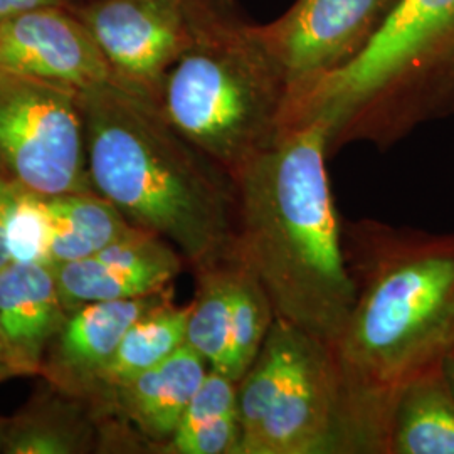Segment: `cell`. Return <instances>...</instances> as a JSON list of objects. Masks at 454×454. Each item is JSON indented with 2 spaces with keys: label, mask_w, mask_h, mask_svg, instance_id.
Instances as JSON below:
<instances>
[{
  "label": "cell",
  "mask_w": 454,
  "mask_h": 454,
  "mask_svg": "<svg viewBox=\"0 0 454 454\" xmlns=\"http://www.w3.org/2000/svg\"><path fill=\"white\" fill-rule=\"evenodd\" d=\"M441 371H442V375H444L450 389L454 394V347L444 357L441 358Z\"/></svg>",
  "instance_id": "obj_27"
},
{
  "label": "cell",
  "mask_w": 454,
  "mask_h": 454,
  "mask_svg": "<svg viewBox=\"0 0 454 454\" xmlns=\"http://www.w3.org/2000/svg\"><path fill=\"white\" fill-rule=\"evenodd\" d=\"M11 375H16L14 369H12V364H11V358H9V352H7V347H5V341H4V335H2V328H0V380L11 377Z\"/></svg>",
  "instance_id": "obj_26"
},
{
  "label": "cell",
  "mask_w": 454,
  "mask_h": 454,
  "mask_svg": "<svg viewBox=\"0 0 454 454\" xmlns=\"http://www.w3.org/2000/svg\"><path fill=\"white\" fill-rule=\"evenodd\" d=\"M0 174L39 195L95 192L80 90L0 69Z\"/></svg>",
  "instance_id": "obj_7"
},
{
  "label": "cell",
  "mask_w": 454,
  "mask_h": 454,
  "mask_svg": "<svg viewBox=\"0 0 454 454\" xmlns=\"http://www.w3.org/2000/svg\"><path fill=\"white\" fill-rule=\"evenodd\" d=\"M172 293L168 288L142 298L97 301L69 311L49 343L41 372L67 394L95 392L99 375L131 325Z\"/></svg>",
  "instance_id": "obj_13"
},
{
  "label": "cell",
  "mask_w": 454,
  "mask_h": 454,
  "mask_svg": "<svg viewBox=\"0 0 454 454\" xmlns=\"http://www.w3.org/2000/svg\"><path fill=\"white\" fill-rule=\"evenodd\" d=\"M0 69L80 91L114 78L82 20L58 5L0 22Z\"/></svg>",
  "instance_id": "obj_11"
},
{
  "label": "cell",
  "mask_w": 454,
  "mask_h": 454,
  "mask_svg": "<svg viewBox=\"0 0 454 454\" xmlns=\"http://www.w3.org/2000/svg\"><path fill=\"white\" fill-rule=\"evenodd\" d=\"M66 317L52 268L9 262L0 270V328L16 375L41 372Z\"/></svg>",
  "instance_id": "obj_14"
},
{
  "label": "cell",
  "mask_w": 454,
  "mask_h": 454,
  "mask_svg": "<svg viewBox=\"0 0 454 454\" xmlns=\"http://www.w3.org/2000/svg\"><path fill=\"white\" fill-rule=\"evenodd\" d=\"M399 0H296L270 24L266 44L283 66L290 88L350 63Z\"/></svg>",
  "instance_id": "obj_10"
},
{
  "label": "cell",
  "mask_w": 454,
  "mask_h": 454,
  "mask_svg": "<svg viewBox=\"0 0 454 454\" xmlns=\"http://www.w3.org/2000/svg\"><path fill=\"white\" fill-rule=\"evenodd\" d=\"M69 4L71 0H0V22L39 7H67Z\"/></svg>",
  "instance_id": "obj_24"
},
{
  "label": "cell",
  "mask_w": 454,
  "mask_h": 454,
  "mask_svg": "<svg viewBox=\"0 0 454 454\" xmlns=\"http://www.w3.org/2000/svg\"><path fill=\"white\" fill-rule=\"evenodd\" d=\"M48 215L49 258L58 264L95 256L138 231L97 192L43 195Z\"/></svg>",
  "instance_id": "obj_17"
},
{
  "label": "cell",
  "mask_w": 454,
  "mask_h": 454,
  "mask_svg": "<svg viewBox=\"0 0 454 454\" xmlns=\"http://www.w3.org/2000/svg\"><path fill=\"white\" fill-rule=\"evenodd\" d=\"M5 244L11 262L52 268L49 258L48 215L43 195L24 187L19 189L7 223Z\"/></svg>",
  "instance_id": "obj_20"
},
{
  "label": "cell",
  "mask_w": 454,
  "mask_h": 454,
  "mask_svg": "<svg viewBox=\"0 0 454 454\" xmlns=\"http://www.w3.org/2000/svg\"><path fill=\"white\" fill-rule=\"evenodd\" d=\"M93 191L131 226L172 244L192 271L238 256V187L157 98L116 78L82 91Z\"/></svg>",
  "instance_id": "obj_2"
},
{
  "label": "cell",
  "mask_w": 454,
  "mask_h": 454,
  "mask_svg": "<svg viewBox=\"0 0 454 454\" xmlns=\"http://www.w3.org/2000/svg\"><path fill=\"white\" fill-rule=\"evenodd\" d=\"M11 421L4 453L74 454L90 448V429L74 412L41 406Z\"/></svg>",
  "instance_id": "obj_19"
},
{
  "label": "cell",
  "mask_w": 454,
  "mask_h": 454,
  "mask_svg": "<svg viewBox=\"0 0 454 454\" xmlns=\"http://www.w3.org/2000/svg\"><path fill=\"white\" fill-rule=\"evenodd\" d=\"M239 414H229L221 419L177 431L162 446V453L170 454H239L241 444Z\"/></svg>",
  "instance_id": "obj_21"
},
{
  "label": "cell",
  "mask_w": 454,
  "mask_h": 454,
  "mask_svg": "<svg viewBox=\"0 0 454 454\" xmlns=\"http://www.w3.org/2000/svg\"><path fill=\"white\" fill-rule=\"evenodd\" d=\"M454 114V0H399L350 63L296 82L281 131L320 121L328 157L367 142L387 148Z\"/></svg>",
  "instance_id": "obj_4"
},
{
  "label": "cell",
  "mask_w": 454,
  "mask_h": 454,
  "mask_svg": "<svg viewBox=\"0 0 454 454\" xmlns=\"http://www.w3.org/2000/svg\"><path fill=\"white\" fill-rule=\"evenodd\" d=\"M239 454H341L330 347L276 318L238 386Z\"/></svg>",
  "instance_id": "obj_6"
},
{
  "label": "cell",
  "mask_w": 454,
  "mask_h": 454,
  "mask_svg": "<svg viewBox=\"0 0 454 454\" xmlns=\"http://www.w3.org/2000/svg\"><path fill=\"white\" fill-rule=\"evenodd\" d=\"M209 365L184 343L162 364L118 384L103 395L150 442L162 448L177 431L182 416L202 384Z\"/></svg>",
  "instance_id": "obj_15"
},
{
  "label": "cell",
  "mask_w": 454,
  "mask_h": 454,
  "mask_svg": "<svg viewBox=\"0 0 454 454\" xmlns=\"http://www.w3.org/2000/svg\"><path fill=\"white\" fill-rule=\"evenodd\" d=\"M238 380L209 369L185 409L177 431L192 429L195 426L238 412Z\"/></svg>",
  "instance_id": "obj_22"
},
{
  "label": "cell",
  "mask_w": 454,
  "mask_h": 454,
  "mask_svg": "<svg viewBox=\"0 0 454 454\" xmlns=\"http://www.w3.org/2000/svg\"><path fill=\"white\" fill-rule=\"evenodd\" d=\"M189 305H176L174 293L142 315L125 333L112 362L99 375L98 390L105 394L131 377L162 364L185 343Z\"/></svg>",
  "instance_id": "obj_18"
},
{
  "label": "cell",
  "mask_w": 454,
  "mask_h": 454,
  "mask_svg": "<svg viewBox=\"0 0 454 454\" xmlns=\"http://www.w3.org/2000/svg\"><path fill=\"white\" fill-rule=\"evenodd\" d=\"M320 121L281 131L236 177L238 253L276 318L332 347L356 298Z\"/></svg>",
  "instance_id": "obj_3"
},
{
  "label": "cell",
  "mask_w": 454,
  "mask_h": 454,
  "mask_svg": "<svg viewBox=\"0 0 454 454\" xmlns=\"http://www.w3.org/2000/svg\"><path fill=\"white\" fill-rule=\"evenodd\" d=\"M185 343L212 371L241 380L276 320L260 279L239 254L195 271Z\"/></svg>",
  "instance_id": "obj_9"
},
{
  "label": "cell",
  "mask_w": 454,
  "mask_h": 454,
  "mask_svg": "<svg viewBox=\"0 0 454 454\" xmlns=\"http://www.w3.org/2000/svg\"><path fill=\"white\" fill-rule=\"evenodd\" d=\"M356 298L330 347L340 397L341 454H386L399 392L438 367L434 348L454 303V232L341 221Z\"/></svg>",
  "instance_id": "obj_1"
},
{
  "label": "cell",
  "mask_w": 454,
  "mask_h": 454,
  "mask_svg": "<svg viewBox=\"0 0 454 454\" xmlns=\"http://www.w3.org/2000/svg\"><path fill=\"white\" fill-rule=\"evenodd\" d=\"M386 454H454V394L441 364L416 375L399 392Z\"/></svg>",
  "instance_id": "obj_16"
},
{
  "label": "cell",
  "mask_w": 454,
  "mask_h": 454,
  "mask_svg": "<svg viewBox=\"0 0 454 454\" xmlns=\"http://www.w3.org/2000/svg\"><path fill=\"white\" fill-rule=\"evenodd\" d=\"M454 347V303L446 322L442 325L441 332H439L438 341H436V348H434V360L436 364H441V358L444 357Z\"/></svg>",
  "instance_id": "obj_25"
},
{
  "label": "cell",
  "mask_w": 454,
  "mask_h": 454,
  "mask_svg": "<svg viewBox=\"0 0 454 454\" xmlns=\"http://www.w3.org/2000/svg\"><path fill=\"white\" fill-rule=\"evenodd\" d=\"M19 189H20L19 184L0 174V270L11 262L9 253H7V244H5V234H7L9 215H11L12 206L16 202Z\"/></svg>",
  "instance_id": "obj_23"
},
{
  "label": "cell",
  "mask_w": 454,
  "mask_h": 454,
  "mask_svg": "<svg viewBox=\"0 0 454 454\" xmlns=\"http://www.w3.org/2000/svg\"><path fill=\"white\" fill-rule=\"evenodd\" d=\"M192 39L163 80L168 121L236 179L275 145L290 80L236 0H189Z\"/></svg>",
  "instance_id": "obj_5"
},
{
  "label": "cell",
  "mask_w": 454,
  "mask_h": 454,
  "mask_svg": "<svg viewBox=\"0 0 454 454\" xmlns=\"http://www.w3.org/2000/svg\"><path fill=\"white\" fill-rule=\"evenodd\" d=\"M187 262L170 243L142 229L95 256L54 266L66 311L97 301L130 300L165 292Z\"/></svg>",
  "instance_id": "obj_12"
},
{
  "label": "cell",
  "mask_w": 454,
  "mask_h": 454,
  "mask_svg": "<svg viewBox=\"0 0 454 454\" xmlns=\"http://www.w3.org/2000/svg\"><path fill=\"white\" fill-rule=\"evenodd\" d=\"M9 426H11V421H5V419L0 418V453H4V448H5Z\"/></svg>",
  "instance_id": "obj_28"
},
{
  "label": "cell",
  "mask_w": 454,
  "mask_h": 454,
  "mask_svg": "<svg viewBox=\"0 0 454 454\" xmlns=\"http://www.w3.org/2000/svg\"><path fill=\"white\" fill-rule=\"evenodd\" d=\"M67 7L118 82L160 98L167 73L192 39L189 0H88Z\"/></svg>",
  "instance_id": "obj_8"
}]
</instances>
